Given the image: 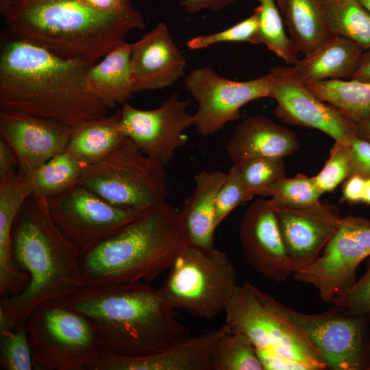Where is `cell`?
Here are the masks:
<instances>
[{"instance_id": "34", "label": "cell", "mask_w": 370, "mask_h": 370, "mask_svg": "<svg viewBox=\"0 0 370 370\" xmlns=\"http://www.w3.org/2000/svg\"><path fill=\"white\" fill-rule=\"evenodd\" d=\"M321 195L312 177L299 173L276 182L269 191L268 201L273 207L305 208L319 204Z\"/></svg>"}, {"instance_id": "48", "label": "cell", "mask_w": 370, "mask_h": 370, "mask_svg": "<svg viewBox=\"0 0 370 370\" xmlns=\"http://www.w3.org/2000/svg\"><path fill=\"white\" fill-rule=\"evenodd\" d=\"M357 136L370 140V113L360 123L356 125Z\"/></svg>"}, {"instance_id": "28", "label": "cell", "mask_w": 370, "mask_h": 370, "mask_svg": "<svg viewBox=\"0 0 370 370\" xmlns=\"http://www.w3.org/2000/svg\"><path fill=\"white\" fill-rule=\"evenodd\" d=\"M304 85L319 99L333 106L355 125L370 113V82L331 79Z\"/></svg>"}, {"instance_id": "18", "label": "cell", "mask_w": 370, "mask_h": 370, "mask_svg": "<svg viewBox=\"0 0 370 370\" xmlns=\"http://www.w3.org/2000/svg\"><path fill=\"white\" fill-rule=\"evenodd\" d=\"M369 256L370 249L353 236L343 217L322 254L293 276L297 281L312 285L325 302L332 303L338 293L356 281L359 264Z\"/></svg>"}, {"instance_id": "42", "label": "cell", "mask_w": 370, "mask_h": 370, "mask_svg": "<svg viewBox=\"0 0 370 370\" xmlns=\"http://www.w3.org/2000/svg\"><path fill=\"white\" fill-rule=\"evenodd\" d=\"M238 0H182L180 5L188 14H197L204 10L219 11L234 3Z\"/></svg>"}, {"instance_id": "33", "label": "cell", "mask_w": 370, "mask_h": 370, "mask_svg": "<svg viewBox=\"0 0 370 370\" xmlns=\"http://www.w3.org/2000/svg\"><path fill=\"white\" fill-rule=\"evenodd\" d=\"M235 165L247 201L255 195L268 196L271 188L286 177L283 158L258 157Z\"/></svg>"}, {"instance_id": "41", "label": "cell", "mask_w": 370, "mask_h": 370, "mask_svg": "<svg viewBox=\"0 0 370 370\" xmlns=\"http://www.w3.org/2000/svg\"><path fill=\"white\" fill-rule=\"evenodd\" d=\"M264 370H312L306 363L284 354L257 352Z\"/></svg>"}, {"instance_id": "38", "label": "cell", "mask_w": 370, "mask_h": 370, "mask_svg": "<svg viewBox=\"0 0 370 370\" xmlns=\"http://www.w3.org/2000/svg\"><path fill=\"white\" fill-rule=\"evenodd\" d=\"M247 201L238 166L233 164L226 174L215 203V225L221 222L241 203Z\"/></svg>"}, {"instance_id": "30", "label": "cell", "mask_w": 370, "mask_h": 370, "mask_svg": "<svg viewBox=\"0 0 370 370\" xmlns=\"http://www.w3.org/2000/svg\"><path fill=\"white\" fill-rule=\"evenodd\" d=\"M329 29L370 49V13L357 0H323Z\"/></svg>"}, {"instance_id": "23", "label": "cell", "mask_w": 370, "mask_h": 370, "mask_svg": "<svg viewBox=\"0 0 370 370\" xmlns=\"http://www.w3.org/2000/svg\"><path fill=\"white\" fill-rule=\"evenodd\" d=\"M226 174L221 170L204 169L194 178L193 189L180 211L193 246L214 248L215 203Z\"/></svg>"}, {"instance_id": "25", "label": "cell", "mask_w": 370, "mask_h": 370, "mask_svg": "<svg viewBox=\"0 0 370 370\" xmlns=\"http://www.w3.org/2000/svg\"><path fill=\"white\" fill-rule=\"evenodd\" d=\"M132 43L124 42L92 64L85 75L88 92L106 108L124 104L136 92L130 56Z\"/></svg>"}, {"instance_id": "12", "label": "cell", "mask_w": 370, "mask_h": 370, "mask_svg": "<svg viewBox=\"0 0 370 370\" xmlns=\"http://www.w3.org/2000/svg\"><path fill=\"white\" fill-rule=\"evenodd\" d=\"M184 86L198 103L194 125L199 135L207 137L240 119L245 104L271 97L273 81L269 73L247 81L232 80L206 66L192 70Z\"/></svg>"}, {"instance_id": "19", "label": "cell", "mask_w": 370, "mask_h": 370, "mask_svg": "<svg viewBox=\"0 0 370 370\" xmlns=\"http://www.w3.org/2000/svg\"><path fill=\"white\" fill-rule=\"evenodd\" d=\"M230 330L225 323L198 336H188L155 354L130 357L103 347L88 370H210L209 359L217 343Z\"/></svg>"}, {"instance_id": "13", "label": "cell", "mask_w": 370, "mask_h": 370, "mask_svg": "<svg viewBox=\"0 0 370 370\" xmlns=\"http://www.w3.org/2000/svg\"><path fill=\"white\" fill-rule=\"evenodd\" d=\"M190 103L180 99L177 92L152 110L138 109L127 102L120 109L121 130L144 153L166 166L188 143L186 131L195 125V116L188 111Z\"/></svg>"}, {"instance_id": "6", "label": "cell", "mask_w": 370, "mask_h": 370, "mask_svg": "<svg viewBox=\"0 0 370 370\" xmlns=\"http://www.w3.org/2000/svg\"><path fill=\"white\" fill-rule=\"evenodd\" d=\"M78 184L111 204L138 212L166 203L169 194L165 166L127 138L86 166Z\"/></svg>"}, {"instance_id": "8", "label": "cell", "mask_w": 370, "mask_h": 370, "mask_svg": "<svg viewBox=\"0 0 370 370\" xmlns=\"http://www.w3.org/2000/svg\"><path fill=\"white\" fill-rule=\"evenodd\" d=\"M36 366L48 370H88L103 347L89 321L60 301L38 305L26 322Z\"/></svg>"}, {"instance_id": "11", "label": "cell", "mask_w": 370, "mask_h": 370, "mask_svg": "<svg viewBox=\"0 0 370 370\" xmlns=\"http://www.w3.org/2000/svg\"><path fill=\"white\" fill-rule=\"evenodd\" d=\"M46 200L54 224L81 257L143 212L111 204L78 184Z\"/></svg>"}, {"instance_id": "2", "label": "cell", "mask_w": 370, "mask_h": 370, "mask_svg": "<svg viewBox=\"0 0 370 370\" xmlns=\"http://www.w3.org/2000/svg\"><path fill=\"white\" fill-rule=\"evenodd\" d=\"M0 12L3 36L88 63H95L125 42L130 31L145 25L134 6L112 12L79 0H11Z\"/></svg>"}, {"instance_id": "39", "label": "cell", "mask_w": 370, "mask_h": 370, "mask_svg": "<svg viewBox=\"0 0 370 370\" xmlns=\"http://www.w3.org/2000/svg\"><path fill=\"white\" fill-rule=\"evenodd\" d=\"M332 303L370 321V265L360 279L338 293Z\"/></svg>"}, {"instance_id": "47", "label": "cell", "mask_w": 370, "mask_h": 370, "mask_svg": "<svg viewBox=\"0 0 370 370\" xmlns=\"http://www.w3.org/2000/svg\"><path fill=\"white\" fill-rule=\"evenodd\" d=\"M351 79L370 82V49L363 51L358 66Z\"/></svg>"}, {"instance_id": "5", "label": "cell", "mask_w": 370, "mask_h": 370, "mask_svg": "<svg viewBox=\"0 0 370 370\" xmlns=\"http://www.w3.org/2000/svg\"><path fill=\"white\" fill-rule=\"evenodd\" d=\"M190 245L180 211L166 202L143 212L81 257L85 285L151 282Z\"/></svg>"}, {"instance_id": "49", "label": "cell", "mask_w": 370, "mask_h": 370, "mask_svg": "<svg viewBox=\"0 0 370 370\" xmlns=\"http://www.w3.org/2000/svg\"><path fill=\"white\" fill-rule=\"evenodd\" d=\"M362 202L370 205V177L365 179L364 194Z\"/></svg>"}, {"instance_id": "17", "label": "cell", "mask_w": 370, "mask_h": 370, "mask_svg": "<svg viewBox=\"0 0 370 370\" xmlns=\"http://www.w3.org/2000/svg\"><path fill=\"white\" fill-rule=\"evenodd\" d=\"M273 208L285 249L295 272L319 257L343 220L335 206L321 201L305 208Z\"/></svg>"}, {"instance_id": "45", "label": "cell", "mask_w": 370, "mask_h": 370, "mask_svg": "<svg viewBox=\"0 0 370 370\" xmlns=\"http://www.w3.org/2000/svg\"><path fill=\"white\" fill-rule=\"evenodd\" d=\"M18 168L17 158L12 148L0 139V180L8 177Z\"/></svg>"}, {"instance_id": "9", "label": "cell", "mask_w": 370, "mask_h": 370, "mask_svg": "<svg viewBox=\"0 0 370 370\" xmlns=\"http://www.w3.org/2000/svg\"><path fill=\"white\" fill-rule=\"evenodd\" d=\"M272 299L250 283L238 285L224 310V323L230 332L247 336L256 352L284 354L306 363L312 370L327 369L308 338L278 313Z\"/></svg>"}, {"instance_id": "36", "label": "cell", "mask_w": 370, "mask_h": 370, "mask_svg": "<svg viewBox=\"0 0 370 370\" xmlns=\"http://www.w3.org/2000/svg\"><path fill=\"white\" fill-rule=\"evenodd\" d=\"M353 172V158L349 145L335 141L324 166L312 179L322 194L333 191Z\"/></svg>"}, {"instance_id": "21", "label": "cell", "mask_w": 370, "mask_h": 370, "mask_svg": "<svg viewBox=\"0 0 370 370\" xmlns=\"http://www.w3.org/2000/svg\"><path fill=\"white\" fill-rule=\"evenodd\" d=\"M28 177L18 171L0 180V295L7 297L23 291L28 274L16 266L12 255V231L16 218L31 196Z\"/></svg>"}, {"instance_id": "32", "label": "cell", "mask_w": 370, "mask_h": 370, "mask_svg": "<svg viewBox=\"0 0 370 370\" xmlns=\"http://www.w3.org/2000/svg\"><path fill=\"white\" fill-rule=\"evenodd\" d=\"M209 365L210 370H264L251 340L238 332L227 334L217 343Z\"/></svg>"}, {"instance_id": "20", "label": "cell", "mask_w": 370, "mask_h": 370, "mask_svg": "<svg viewBox=\"0 0 370 370\" xmlns=\"http://www.w3.org/2000/svg\"><path fill=\"white\" fill-rule=\"evenodd\" d=\"M130 64L138 92L172 86L184 76L186 60L167 25L161 21L132 43Z\"/></svg>"}, {"instance_id": "24", "label": "cell", "mask_w": 370, "mask_h": 370, "mask_svg": "<svg viewBox=\"0 0 370 370\" xmlns=\"http://www.w3.org/2000/svg\"><path fill=\"white\" fill-rule=\"evenodd\" d=\"M363 49L355 42L332 35L293 65L300 81L309 84L331 79H349Z\"/></svg>"}, {"instance_id": "52", "label": "cell", "mask_w": 370, "mask_h": 370, "mask_svg": "<svg viewBox=\"0 0 370 370\" xmlns=\"http://www.w3.org/2000/svg\"><path fill=\"white\" fill-rule=\"evenodd\" d=\"M11 0H0V11L3 10Z\"/></svg>"}, {"instance_id": "51", "label": "cell", "mask_w": 370, "mask_h": 370, "mask_svg": "<svg viewBox=\"0 0 370 370\" xmlns=\"http://www.w3.org/2000/svg\"><path fill=\"white\" fill-rule=\"evenodd\" d=\"M275 1L280 10V12L282 13L284 8L285 0H275Z\"/></svg>"}, {"instance_id": "37", "label": "cell", "mask_w": 370, "mask_h": 370, "mask_svg": "<svg viewBox=\"0 0 370 370\" xmlns=\"http://www.w3.org/2000/svg\"><path fill=\"white\" fill-rule=\"evenodd\" d=\"M258 23L259 12L256 7L245 19L223 31L190 38L186 46L190 50H199L218 43L249 42L258 29Z\"/></svg>"}, {"instance_id": "50", "label": "cell", "mask_w": 370, "mask_h": 370, "mask_svg": "<svg viewBox=\"0 0 370 370\" xmlns=\"http://www.w3.org/2000/svg\"><path fill=\"white\" fill-rule=\"evenodd\" d=\"M370 13V0H357Z\"/></svg>"}, {"instance_id": "14", "label": "cell", "mask_w": 370, "mask_h": 370, "mask_svg": "<svg viewBox=\"0 0 370 370\" xmlns=\"http://www.w3.org/2000/svg\"><path fill=\"white\" fill-rule=\"evenodd\" d=\"M269 73L273 81L271 98L278 103L274 112L280 120L317 129L346 145L357 136L356 125L313 95L300 81L293 66H274Z\"/></svg>"}, {"instance_id": "10", "label": "cell", "mask_w": 370, "mask_h": 370, "mask_svg": "<svg viewBox=\"0 0 370 370\" xmlns=\"http://www.w3.org/2000/svg\"><path fill=\"white\" fill-rule=\"evenodd\" d=\"M278 313L299 330L334 370H369L370 321L334 305L317 314L293 310L273 297Z\"/></svg>"}, {"instance_id": "22", "label": "cell", "mask_w": 370, "mask_h": 370, "mask_svg": "<svg viewBox=\"0 0 370 370\" xmlns=\"http://www.w3.org/2000/svg\"><path fill=\"white\" fill-rule=\"evenodd\" d=\"M300 147L296 133L263 115L239 123L225 145L233 164L258 157H279L296 153Z\"/></svg>"}, {"instance_id": "1", "label": "cell", "mask_w": 370, "mask_h": 370, "mask_svg": "<svg viewBox=\"0 0 370 370\" xmlns=\"http://www.w3.org/2000/svg\"><path fill=\"white\" fill-rule=\"evenodd\" d=\"M94 63L61 57L5 36L0 50V109L22 112L75 127L108 116L87 90Z\"/></svg>"}, {"instance_id": "15", "label": "cell", "mask_w": 370, "mask_h": 370, "mask_svg": "<svg viewBox=\"0 0 370 370\" xmlns=\"http://www.w3.org/2000/svg\"><path fill=\"white\" fill-rule=\"evenodd\" d=\"M74 127L25 112H0L1 138L12 148L25 174L65 151Z\"/></svg>"}, {"instance_id": "7", "label": "cell", "mask_w": 370, "mask_h": 370, "mask_svg": "<svg viewBox=\"0 0 370 370\" xmlns=\"http://www.w3.org/2000/svg\"><path fill=\"white\" fill-rule=\"evenodd\" d=\"M237 286L236 267L225 252L190 245L173 262L158 290L175 310L210 319L224 311Z\"/></svg>"}, {"instance_id": "3", "label": "cell", "mask_w": 370, "mask_h": 370, "mask_svg": "<svg viewBox=\"0 0 370 370\" xmlns=\"http://www.w3.org/2000/svg\"><path fill=\"white\" fill-rule=\"evenodd\" d=\"M57 300L83 314L102 347L121 356L155 354L190 336L158 288L143 282L84 285Z\"/></svg>"}, {"instance_id": "31", "label": "cell", "mask_w": 370, "mask_h": 370, "mask_svg": "<svg viewBox=\"0 0 370 370\" xmlns=\"http://www.w3.org/2000/svg\"><path fill=\"white\" fill-rule=\"evenodd\" d=\"M259 23L249 42L262 44L287 65H294L299 59L297 48L284 29L280 9L275 0H257Z\"/></svg>"}, {"instance_id": "27", "label": "cell", "mask_w": 370, "mask_h": 370, "mask_svg": "<svg viewBox=\"0 0 370 370\" xmlns=\"http://www.w3.org/2000/svg\"><path fill=\"white\" fill-rule=\"evenodd\" d=\"M282 14L291 40L304 55L333 35L323 0H285Z\"/></svg>"}, {"instance_id": "53", "label": "cell", "mask_w": 370, "mask_h": 370, "mask_svg": "<svg viewBox=\"0 0 370 370\" xmlns=\"http://www.w3.org/2000/svg\"><path fill=\"white\" fill-rule=\"evenodd\" d=\"M369 370H370V367H369Z\"/></svg>"}, {"instance_id": "44", "label": "cell", "mask_w": 370, "mask_h": 370, "mask_svg": "<svg viewBox=\"0 0 370 370\" xmlns=\"http://www.w3.org/2000/svg\"><path fill=\"white\" fill-rule=\"evenodd\" d=\"M365 184V177L358 174H352L345 180L343 185V200L350 204L362 202Z\"/></svg>"}, {"instance_id": "35", "label": "cell", "mask_w": 370, "mask_h": 370, "mask_svg": "<svg viewBox=\"0 0 370 370\" xmlns=\"http://www.w3.org/2000/svg\"><path fill=\"white\" fill-rule=\"evenodd\" d=\"M0 362L5 370H32L36 366L26 325L0 327Z\"/></svg>"}, {"instance_id": "46", "label": "cell", "mask_w": 370, "mask_h": 370, "mask_svg": "<svg viewBox=\"0 0 370 370\" xmlns=\"http://www.w3.org/2000/svg\"><path fill=\"white\" fill-rule=\"evenodd\" d=\"M97 10L118 12L132 8L130 0H79Z\"/></svg>"}, {"instance_id": "29", "label": "cell", "mask_w": 370, "mask_h": 370, "mask_svg": "<svg viewBox=\"0 0 370 370\" xmlns=\"http://www.w3.org/2000/svg\"><path fill=\"white\" fill-rule=\"evenodd\" d=\"M86 166L64 151L46 162L28 177L31 196L48 199L60 195L78 184Z\"/></svg>"}, {"instance_id": "26", "label": "cell", "mask_w": 370, "mask_h": 370, "mask_svg": "<svg viewBox=\"0 0 370 370\" xmlns=\"http://www.w3.org/2000/svg\"><path fill=\"white\" fill-rule=\"evenodd\" d=\"M121 110L74 127L65 151L86 166L97 162L127 137L120 124Z\"/></svg>"}, {"instance_id": "43", "label": "cell", "mask_w": 370, "mask_h": 370, "mask_svg": "<svg viewBox=\"0 0 370 370\" xmlns=\"http://www.w3.org/2000/svg\"><path fill=\"white\" fill-rule=\"evenodd\" d=\"M345 219L353 236L370 249V220L352 215L345 217Z\"/></svg>"}, {"instance_id": "40", "label": "cell", "mask_w": 370, "mask_h": 370, "mask_svg": "<svg viewBox=\"0 0 370 370\" xmlns=\"http://www.w3.org/2000/svg\"><path fill=\"white\" fill-rule=\"evenodd\" d=\"M354 164L353 174H358L365 179L370 177V140L355 136L350 142Z\"/></svg>"}, {"instance_id": "4", "label": "cell", "mask_w": 370, "mask_h": 370, "mask_svg": "<svg viewBox=\"0 0 370 370\" xmlns=\"http://www.w3.org/2000/svg\"><path fill=\"white\" fill-rule=\"evenodd\" d=\"M12 255L29 281L21 293L1 297L0 308L15 326L26 325L40 304L69 296L85 285L81 255L54 224L45 198L30 196L12 231Z\"/></svg>"}, {"instance_id": "16", "label": "cell", "mask_w": 370, "mask_h": 370, "mask_svg": "<svg viewBox=\"0 0 370 370\" xmlns=\"http://www.w3.org/2000/svg\"><path fill=\"white\" fill-rule=\"evenodd\" d=\"M238 236L245 259L253 269L278 282L293 275L275 210L268 199H257L247 208L239 223Z\"/></svg>"}]
</instances>
